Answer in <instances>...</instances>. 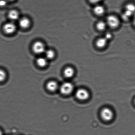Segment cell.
I'll list each match as a JSON object with an SVG mask.
<instances>
[{
    "label": "cell",
    "mask_w": 135,
    "mask_h": 135,
    "mask_svg": "<svg viewBox=\"0 0 135 135\" xmlns=\"http://www.w3.org/2000/svg\"><path fill=\"white\" fill-rule=\"evenodd\" d=\"M135 15V5L129 3L125 6V10L123 13L122 18L124 21H128Z\"/></svg>",
    "instance_id": "1"
},
{
    "label": "cell",
    "mask_w": 135,
    "mask_h": 135,
    "mask_svg": "<svg viewBox=\"0 0 135 135\" xmlns=\"http://www.w3.org/2000/svg\"><path fill=\"white\" fill-rule=\"evenodd\" d=\"M106 22L108 26L112 28H116L120 26V22L118 17L114 15H110L107 17Z\"/></svg>",
    "instance_id": "2"
},
{
    "label": "cell",
    "mask_w": 135,
    "mask_h": 135,
    "mask_svg": "<svg viewBox=\"0 0 135 135\" xmlns=\"http://www.w3.org/2000/svg\"><path fill=\"white\" fill-rule=\"evenodd\" d=\"M74 90V86L69 82H66L62 85L60 87V91L63 95H67L72 93Z\"/></svg>",
    "instance_id": "3"
},
{
    "label": "cell",
    "mask_w": 135,
    "mask_h": 135,
    "mask_svg": "<svg viewBox=\"0 0 135 135\" xmlns=\"http://www.w3.org/2000/svg\"><path fill=\"white\" fill-rule=\"evenodd\" d=\"M101 116L102 118L104 121H110L114 117L113 112L110 108H104L101 111Z\"/></svg>",
    "instance_id": "4"
},
{
    "label": "cell",
    "mask_w": 135,
    "mask_h": 135,
    "mask_svg": "<svg viewBox=\"0 0 135 135\" xmlns=\"http://www.w3.org/2000/svg\"><path fill=\"white\" fill-rule=\"evenodd\" d=\"M76 96L79 100H88L89 98L90 94L87 90L84 89H80L77 91Z\"/></svg>",
    "instance_id": "5"
},
{
    "label": "cell",
    "mask_w": 135,
    "mask_h": 135,
    "mask_svg": "<svg viewBox=\"0 0 135 135\" xmlns=\"http://www.w3.org/2000/svg\"><path fill=\"white\" fill-rule=\"evenodd\" d=\"M32 50L34 53L38 54L44 53L46 51L44 44L40 41H37L34 43L32 46Z\"/></svg>",
    "instance_id": "6"
},
{
    "label": "cell",
    "mask_w": 135,
    "mask_h": 135,
    "mask_svg": "<svg viewBox=\"0 0 135 135\" xmlns=\"http://www.w3.org/2000/svg\"><path fill=\"white\" fill-rule=\"evenodd\" d=\"M3 30L6 34H11L15 32L16 30L15 25L13 22L6 23L3 26Z\"/></svg>",
    "instance_id": "7"
},
{
    "label": "cell",
    "mask_w": 135,
    "mask_h": 135,
    "mask_svg": "<svg viewBox=\"0 0 135 135\" xmlns=\"http://www.w3.org/2000/svg\"><path fill=\"white\" fill-rule=\"evenodd\" d=\"M108 42V41L104 37L99 38L96 41V46L99 48H104L106 46Z\"/></svg>",
    "instance_id": "8"
},
{
    "label": "cell",
    "mask_w": 135,
    "mask_h": 135,
    "mask_svg": "<svg viewBox=\"0 0 135 135\" xmlns=\"http://www.w3.org/2000/svg\"><path fill=\"white\" fill-rule=\"evenodd\" d=\"M93 11L96 15L101 16L105 13V9L102 5L98 4L96 5L94 8Z\"/></svg>",
    "instance_id": "9"
},
{
    "label": "cell",
    "mask_w": 135,
    "mask_h": 135,
    "mask_svg": "<svg viewBox=\"0 0 135 135\" xmlns=\"http://www.w3.org/2000/svg\"><path fill=\"white\" fill-rule=\"evenodd\" d=\"M57 83L55 81H51L48 82L46 84V88L51 92H54L58 88Z\"/></svg>",
    "instance_id": "10"
},
{
    "label": "cell",
    "mask_w": 135,
    "mask_h": 135,
    "mask_svg": "<svg viewBox=\"0 0 135 135\" xmlns=\"http://www.w3.org/2000/svg\"><path fill=\"white\" fill-rule=\"evenodd\" d=\"M63 74L66 77L71 78L74 76L75 74V71L73 68L68 67L66 68L64 70Z\"/></svg>",
    "instance_id": "11"
},
{
    "label": "cell",
    "mask_w": 135,
    "mask_h": 135,
    "mask_svg": "<svg viewBox=\"0 0 135 135\" xmlns=\"http://www.w3.org/2000/svg\"><path fill=\"white\" fill-rule=\"evenodd\" d=\"M19 25L22 28H27L30 26V21L27 18H22L19 21Z\"/></svg>",
    "instance_id": "12"
},
{
    "label": "cell",
    "mask_w": 135,
    "mask_h": 135,
    "mask_svg": "<svg viewBox=\"0 0 135 135\" xmlns=\"http://www.w3.org/2000/svg\"><path fill=\"white\" fill-rule=\"evenodd\" d=\"M8 17L11 20L13 21L17 20L19 18V14L16 10L10 11L8 13Z\"/></svg>",
    "instance_id": "13"
},
{
    "label": "cell",
    "mask_w": 135,
    "mask_h": 135,
    "mask_svg": "<svg viewBox=\"0 0 135 135\" xmlns=\"http://www.w3.org/2000/svg\"><path fill=\"white\" fill-rule=\"evenodd\" d=\"M108 26L106 22L100 21L97 22L96 24V27L98 30L100 31H104L106 28Z\"/></svg>",
    "instance_id": "14"
},
{
    "label": "cell",
    "mask_w": 135,
    "mask_h": 135,
    "mask_svg": "<svg viewBox=\"0 0 135 135\" xmlns=\"http://www.w3.org/2000/svg\"><path fill=\"white\" fill-rule=\"evenodd\" d=\"M37 64L39 66L41 67L45 66L47 64V59L46 58L39 57L36 61Z\"/></svg>",
    "instance_id": "15"
},
{
    "label": "cell",
    "mask_w": 135,
    "mask_h": 135,
    "mask_svg": "<svg viewBox=\"0 0 135 135\" xmlns=\"http://www.w3.org/2000/svg\"><path fill=\"white\" fill-rule=\"evenodd\" d=\"M45 58L47 59H53L55 56L54 51L51 50H46L44 52Z\"/></svg>",
    "instance_id": "16"
},
{
    "label": "cell",
    "mask_w": 135,
    "mask_h": 135,
    "mask_svg": "<svg viewBox=\"0 0 135 135\" xmlns=\"http://www.w3.org/2000/svg\"><path fill=\"white\" fill-rule=\"evenodd\" d=\"M6 74L4 70L0 69V82L3 81L6 78Z\"/></svg>",
    "instance_id": "17"
},
{
    "label": "cell",
    "mask_w": 135,
    "mask_h": 135,
    "mask_svg": "<svg viewBox=\"0 0 135 135\" xmlns=\"http://www.w3.org/2000/svg\"><path fill=\"white\" fill-rule=\"evenodd\" d=\"M104 37L108 41L111 39L112 38V35L111 33L108 32L106 33Z\"/></svg>",
    "instance_id": "18"
},
{
    "label": "cell",
    "mask_w": 135,
    "mask_h": 135,
    "mask_svg": "<svg viewBox=\"0 0 135 135\" xmlns=\"http://www.w3.org/2000/svg\"><path fill=\"white\" fill-rule=\"evenodd\" d=\"M6 0H0V6L4 7L6 5Z\"/></svg>",
    "instance_id": "19"
},
{
    "label": "cell",
    "mask_w": 135,
    "mask_h": 135,
    "mask_svg": "<svg viewBox=\"0 0 135 135\" xmlns=\"http://www.w3.org/2000/svg\"><path fill=\"white\" fill-rule=\"evenodd\" d=\"M101 1V0H89L90 2L93 4H97Z\"/></svg>",
    "instance_id": "20"
},
{
    "label": "cell",
    "mask_w": 135,
    "mask_h": 135,
    "mask_svg": "<svg viewBox=\"0 0 135 135\" xmlns=\"http://www.w3.org/2000/svg\"><path fill=\"white\" fill-rule=\"evenodd\" d=\"M133 25H134V26L135 27V15L134 16H133Z\"/></svg>",
    "instance_id": "21"
},
{
    "label": "cell",
    "mask_w": 135,
    "mask_h": 135,
    "mask_svg": "<svg viewBox=\"0 0 135 135\" xmlns=\"http://www.w3.org/2000/svg\"><path fill=\"white\" fill-rule=\"evenodd\" d=\"M0 135H3L2 132L1 131V129H0Z\"/></svg>",
    "instance_id": "22"
},
{
    "label": "cell",
    "mask_w": 135,
    "mask_h": 135,
    "mask_svg": "<svg viewBox=\"0 0 135 135\" xmlns=\"http://www.w3.org/2000/svg\"><path fill=\"white\" fill-rule=\"evenodd\" d=\"M8 1H14V0H8Z\"/></svg>",
    "instance_id": "23"
},
{
    "label": "cell",
    "mask_w": 135,
    "mask_h": 135,
    "mask_svg": "<svg viewBox=\"0 0 135 135\" xmlns=\"http://www.w3.org/2000/svg\"><path fill=\"white\" fill-rule=\"evenodd\" d=\"M134 102V103H135V99Z\"/></svg>",
    "instance_id": "24"
}]
</instances>
